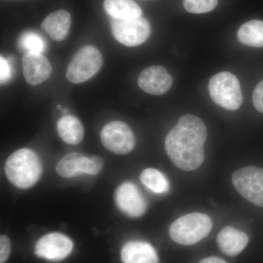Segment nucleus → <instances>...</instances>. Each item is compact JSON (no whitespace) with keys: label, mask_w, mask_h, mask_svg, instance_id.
Here are the masks:
<instances>
[{"label":"nucleus","mask_w":263,"mask_h":263,"mask_svg":"<svg viewBox=\"0 0 263 263\" xmlns=\"http://www.w3.org/2000/svg\"><path fill=\"white\" fill-rule=\"evenodd\" d=\"M114 200L121 212L129 217H140L146 212V199L134 183L124 182L121 184L116 190Z\"/></svg>","instance_id":"obj_10"},{"label":"nucleus","mask_w":263,"mask_h":263,"mask_svg":"<svg viewBox=\"0 0 263 263\" xmlns=\"http://www.w3.org/2000/svg\"><path fill=\"white\" fill-rule=\"evenodd\" d=\"M103 167V161L100 157H90L87 166V174L95 176L101 171Z\"/></svg>","instance_id":"obj_25"},{"label":"nucleus","mask_w":263,"mask_h":263,"mask_svg":"<svg viewBox=\"0 0 263 263\" xmlns=\"http://www.w3.org/2000/svg\"><path fill=\"white\" fill-rule=\"evenodd\" d=\"M110 27L114 38L128 47L143 44L151 34L149 22L143 17L126 20L112 18Z\"/></svg>","instance_id":"obj_7"},{"label":"nucleus","mask_w":263,"mask_h":263,"mask_svg":"<svg viewBox=\"0 0 263 263\" xmlns=\"http://www.w3.org/2000/svg\"><path fill=\"white\" fill-rule=\"evenodd\" d=\"M20 46L27 52L42 53L46 50V45L45 40L37 33L27 32L21 37Z\"/></svg>","instance_id":"obj_21"},{"label":"nucleus","mask_w":263,"mask_h":263,"mask_svg":"<svg viewBox=\"0 0 263 263\" xmlns=\"http://www.w3.org/2000/svg\"><path fill=\"white\" fill-rule=\"evenodd\" d=\"M103 65L101 53L92 46L81 48L71 60L66 77L73 84H81L93 77Z\"/></svg>","instance_id":"obj_5"},{"label":"nucleus","mask_w":263,"mask_h":263,"mask_svg":"<svg viewBox=\"0 0 263 263\" xmlns=\"http://www.w3.org/2000/svg\"><path fill=\"white\" fill-rule=\"evenodd\" d=\"M216 241L222 253L235 257L241 253L248 245L249 237L243 232L228 226L219 232Z\"/></svg>","instance_id":"obj_13"},{"label":"nucleus","mask_w":263,"mask_h":263,"mask_svg":"<svg viewBox=\"0 0 263 263\" xmlns=\"http://www.w3.org/2000/svg\"><path fill=\"white\" fill-rule=\"evenodd\" d=\"M209 90L213 101L227 110H237L243 103L239 81L229 72L213 76L209 81Z\"/></svg>","instance_id":"obj_4"},{"label":"nucleus","mask_w":263,"mask_h":263,"mask_svg":"<svg viewBox=\"0 0 263 263\" xmlns=\"http://www.w3.org/2000/svg\"><path fill=\"white\" fill-rule=\"evenodd\" d=\"M123 263H158L155 249L144 241L128 242L121 251Z\"/></svg>","instance_id":"obj_14"},{"label":"nucleus","mask_w":263,"mask_h":263,"mask_svg":"<svg viewBox=\"0 0 263 263\" xmlns=\"http://www.w3.org/2000/svg\"><path fill=\"white\" fill-rule=\"evenodd\" d=\"M89 158L82 154L72 152L62 157L57 164V172L62 178L69 179L79 174H87Z\"/></svg>","instance_id":"obj_17"},{"label":"nucleus","mask_w":263,"mask_h":263,"mask_svg":"<svg viewBox=\"0 0 263 263\" xmlns=\"http://www.w3.org/2000/svg\"><path fill=\"white\" fill-rule=\"evenodd\" d=\"M71 15L65 10H60L48 15L41 24V28L56 41H64L68 35Z\"/></svg>","instance_id":"obj_15"},{"label":"nucleus","mask_w":263,"mask_h":263,"mask_svg":"<svg viewBox=\"0 0 263 263\" xmlns=\"http://www.w3.org/2000/svg\"><path fill=\"white\" fill-rule=\"evenodd\" d=\"M212 228L210 216L202 213H191L174 221L170 227L169 234L176 243L191 246L205 238Z\"/></svg>","instance_id":"obj_3"},{"label":"nucleus","mask_w":263,"mask_h":263,"mask_svg":"<svg viewBox=\"0 0 263 263\" xmlns=\"http://www.w3.org/2000/svg\"><path fill=\"white\" fill-rule=\"evenodd\" d=\"M103 6L106 13L117 20L139 18L143 14L141 7L133 0H105Z\"/></svg>","instance_id":"obj_18"},{"label":"nucleus","mask_w":263,"mask_h":263,"mask_svg":"<svg viewBox=\"0 0 263 263\" xmlns=\"http://www.w3.org/2000/svg\"><path fill=\"white\" fill-rule=\"evenodd\" d=\"M59 136L67 144L77 145L84 139V129L78 118L71 115L60 118L57 124Z\"/></svg>","instance_id":"obj_16"},{"label":"nucleus","mask_w":263,"mask_h":263,"mask_svg":"<svg viewBox=\"0 0 263 263\" xmlns=\"http://www.w3.org/2000/svg\"><path fill=\"white\" fill-rule=\"evenodd\" d=\"M7 178L16 187L29 189L34 186L42 174V164L35 152L22 148L13 152L5 164Z\"/></svg>","instance_id":"obj_2"},{"label":"nucleus","mask_w":263,"mask_h":263,"mask_svg":"<svg viewBox=\"0 0 263 263\" xmlns=\"http://www.w3.org/2000/svg\"><path fill=\"white\" fill-rule=\"evenodd\" d=\"M198 263H227L224 259L216 257H206L202 259Z\"/></svg>","instance_id":"obj_27"},{"label":"nucleus","mask_w":263,"mask_h":263,"mask_svg":"<svg viewBox=\"0 0 263 263\" xmlns=\"http://www.w3.org/2000/svg\"><path fill=\"white\" fill-rule=\"evenodd\" d=\"M233 186L242 197L263 208V169L254 166L237 170L232 177Z\"/></svg>","instance_id":"obj_6"},{"label":"nucleus","mask_w":263,"mask_h":263,"mask_svg":"<svg viewBox=\"0 0 263 263\" xmlns=\"http://www.w3.org/2000/svg\"><path fill=\"white\" fill-rule=\"evenodd\" d=\"M11 245L9 238L6 235L0 237V262L4 263L9 257Z\"/></svg>","instance_id":"obj_24"},{"label":"nucleus","mask_w":263,"mask_h":263,"mask_svg":"<svg viewBox=\"0 0 263 263\" xmlns=\"http://www.w3.org/2000/svg\"><path fill=\"white\" fill-rule=\"evenodd\" d=\"M240 43L252 47H263V22L259 20L246 22L238 31Z\"/></svg>","instance_id":"obj_19"},{"label":"nucleus","mask_w":263,"mask_h":263,"mask_svg":"<svg viewBox=\"0 0 263 263\" xmlns=\"http://www.w3.org/2000/svg\"><path fill=\"white\" fill-rule=\"evenodd\" d=\"M254 108L263 114V80L256 86L252 95Z\"/></svg>","instance_id":"obj_23"},{"label":"nucleus","mask_w":263,"mask_h":263,"mask_svg":"<svg viewBox=\"0 0 263 263\" xmlns=\"http://www.w3.org/2000/svg\"><path fill=\"white\" fill-rule=\"evenodd\" d=\"M57 108L58 109H61L62 108V107L60 106V105H58V106H57Z\"/></svg>","instance_id":"obj_28"},{"label":"nucleus","mask_w":263,"mask_h":263,"mask_svg":"<svg viewBox=\"0 0 263 263\" xmlns=\"http://www.w3.org/2000/svg\"><path fill=\"white\" fill-rule=\"evenodd\" d=\"M138 84L143 91L152 95H162L169 91L173 79L162 66H151L138 76Z\"/></svg>","instance_id":"obj_11"},{"label":"nucleus","mask_w":263,"mask_h":263,"mask_svg":"<svg viewBox=\"0 0 263 263\" xmlns=\"http://www.w3.org/2000/svg\"><path fill=\"white\" fill-rule=\"evenodd\" d=\"M24 79L29 84L37 86L48 79L51 65L43 53L27 52L22 59Z\"/></svg>","instance_id":"obj_12"},{"label":"nucleus","mask_w":263,"mask_h":263,"mask_svg":"<svg viewBox=\"0 0 263 263\" xmlns=\"http://www.w3.org/2000/svg\"><path fill=\"white\" fill-rule=\"evenodd\" d=\"M140 179L141 182L153 193L164 194L169 191L168 180L158 170H144L141 173Z\"/></svg>","instance_id":"obj_20"},{"label":"nucleus","mask_w":263,"mask_h":263,"mask_svg":"<svg viewBox=\"0 0 263 263\" xmlns=\"http://www.w3.org/2000/svg\"><path fill=\"white\" fill-rule=\"evenodd\" d=\"M100 137L103 146L117 155L129 153L136 146V138L133 131L127 124L120 121L105 124Z\"/></svg>","instance_id":"obj_8"},{"label":"nucleus","mask_w":263,"mask_h":263,"mask_svg":"<svg viewBox=\"0 0 263 263\" xmlns=\"http://www.w3.org/2000/svg\"><path fill=\"white\" fill-rule=\"evenodd\" d=\"M207 128L200 118L186 114L166 137L164 148L171 162L185 171L197 170L205 160Z\"/></svg>","instance_id":"obj_1"},{"label":"nucleus","mask_w":263,"mask_h":263,"mask_svg":"<svg viewBox=\"0 0 263 263\" xmlns=\"http://www.w3.org/2000/svg\"><path fill=\"white\" fill-rule=\"evenodd\" d=\"M11 72L9 63L4 57H0V81L1 84L9 80Z\"/></svg>","instance_id":"obj_26"},{"label":"nucleus","mask_w":263,"mask_h":263,"mask_svg":"<svg viewBox=\"0 0 263 263\" xmlns=\"http://www.w3.org/2000/svg\"><path fill=\"white\" fill-rule=\"evenodd\" d=\"M218 0H183L185 10L189 13H205L212 11L217 6Z\"/></svg>","instance_id":"obj_22"},{"label":"nucleus","mask_w":263,"mask_h":263,"mask_svg":"<svg viewBox=\"0 0 263 263\" xmlns=\"http://www.w3.org/2000/svg\"><path fill=\"white\" fill-rule=\"evenodd\" d=\"M72 249L73 243L68 237L60 233H48L37 240L35 254L41 258L59 262L67 258Z\"/></svg>","instance_id":"obj_9"}]
</instances>
